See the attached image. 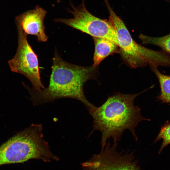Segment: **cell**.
<instances>
[{
	"mask_svg": "<svg viewBox=\"0 0 170 170\" xmlns=\"http://www.w3.org/2000/svg\"><path fill=\"white\" fill-rule=\"evenodd\" d=\"M98 66H82L64 60L55 50L48 87L36 91L26 86L34 106L40 105L62 98L77 99L82 103L88 110L95 106L85 97L84 84L97 75Z\"/></svg>",
	"mask_w": 170,
	"mask_h": 170,
	"instance_id": "6da1fadb",
	"label": "cell"
},
{
	"mask_svg": "<svg viewBox=\"0 0 170 170\" xmlns=\"http://www.w3.org/2000/svg\"><path fill=\"white\" fill-rule=\"evenodd\" d=\"M145 91L133 94L116 93L109 96L99 107L94 106L88 110L93 119L92 133L98 131L101 133L102 147L110 139L113 142L118 143L127 129L137 140L135 128L138 123L143 120L150 121L141 115L140 109L134 104L135 98Z\"/></svg>",
	"mask_w": 170,
	"mask_h": 170,
	"instance_id": "7a4b0ae2",
	"label": "cell"
},
{
	"mask_svg": "<svg viewBox=\"0 0 170 170\" xmlns=\"http://www.w3.org/2000/svg\"><path fill=\"white\" fill-rule=\"evenodd\" d=\"M41 124H32L0 146V166L23 163L32 159L49 162L59 158L43 138Z\"/></svg>",
	"mask_w": 170,
	"mask_h": 170,
	"instance_id": "3957f363",
	"label": "cell"
},
{
	"mask_svg": "<svg viewBox=\"0 0 170 170\" xmlns=\"http://www.w3.org/2000/svg\"><path fill=\"white\" fill-rule=\"evenodd\" d=\"M104 0L109 14V20L116 34L118 53L123 62L132 68L148 65L170 67V54L165 51L150 49L136 42L123 21L114 11L107 0Z\"/></svg>",
	"mask_w": 170,
	"mask_h": 170,
	"instance_id": "277c9868",
	"label": "cell"
},
{
	"mask_svg": "<svg viewBox=\"0 0 170 170\" xmlns=\"http://www.w3.org/2000/svg\"><path fill=\"white\" fill-rule=\"evenodd\" d=\"M84 2L75 7L71 3L72 10H68L72 18H57L55 22L63 23L91 36L93 37L106 39L118 45L115 31L109 21L96 17L86 9Z\"/></svg>",
	"mask_w": 170,
	"mask_h": 170,
	"instance_id": "5b68a950",
	"label": "cell"
},
{
	"mask_svg": "<svg viewBox=\"0 0 170 170\" xmlns=\"http://www.w3.org/2000/svg\"><path fill=\"white\" fill-rule=\"evenodd\" d=\"M18 44L16 54L8 64L11 71L26 77L31 82L35 91H39L45 88L41 79L38 60L27 40V36L19 27Z\"/></svg>",
	"mask_w": 170,
	"mask_h": 170,
	"instance_id": "8992f818",
	"label": "cell"
},
{
	"mask_svg": "<svg viewBox=\"0 0 170 170\" xmlns=\"http://www.w3.org/2000/svg\"><path fill=\"white\" fill-rule=\"evenodd\" d=\"M118 143L108 141L98 154L81 164L83 170H140L133 152L119 151Z\"/></svg>",
	"mask_w": 170,
	"mask_h": 170,
	"instance_id": "52a82bcc",
	"label": "cell"
},
{
	"mask_svg": "<svg viewBox=\"0 0 170 170\" xmlns=\"http://www.w3.org/2000/svg\"><path fill=\"white\" fill-rule=\"evenodd\" d=\"M47 11L38 5L17 16V26L20 28L27 35L35 36L39 42H45L48 37L45 32L44 18Z\"/></svg>",
	"mask_w": 170,
	"mask_h": 170,
	"instance_id": "ba28073f",
	"label": "cell"
},
{
	"mask_svg": "<svg viewBox=\"0 0 170 170\" xmlns=\"http://www.w3.org/2000/svg\"><path fill=\"white\" fill-rule=\"evenodd\" d=\"M95 46L93 65L97 66L107 57L115 53H118V45L109 40L93 38Z\"/></svg>",
	"mask_w": 170,
	"mask_h": 170,
	"instance_id": "9c48e42d",
	"label": "cell"
},
{
	"mask_svg": "<svg viewBox=\"0 0 170 170\" xmlns=\"http://www.w3.org/2000/svg\"><path fill=\"white\" fill-rule=\"evenodd\" d=\"M150 66L159 82L161 93L157 97L158 100L163 103L170 104V75L162 74L156 66L150 65Z\"/></svg>",
	"mask_w": 170,
	"mask_h": 170,
	"instance_id": "30bf717a",
	"label": "cell"
},
{
	"mask_svg": "<svg viewBox=\"0 0 170 170\" xmlns=\"http://www.w3.org/2000/svg\"><path fill=\"white\" fill-rule=\"evenodd\" d=\"M139 38L143 44L157 46L170 54V33L160 37H152L141 34Z\"/></svg>",
	"mask_w": 170,
	"mask_h": 170,
	"instance_id": "8fae6325",
	"label": "cell"
},
{
	"mask_svg": "<svg viewBox=\"0 0 170 170\" xmlns=\"http://www.w3.org/2000/svg\"><path fill=\"white\" fill-rule=\"evenodd\" d=\"M161 139H162L163 141L159 150V153H160L165 147L170 144V123L168 121L162 126L154 141L156 142Z\"/></svg>",
	"mask_w": 170,
	"mask_h": 170,
	"instance_id": "7c38bea8",
	"label": "cell"
}]
</instances>
